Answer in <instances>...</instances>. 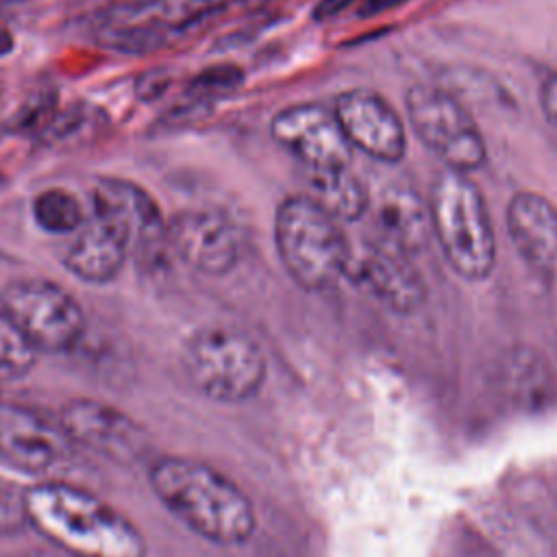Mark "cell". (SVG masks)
Segmentation results:
<instances>
[{"label": "cell", "mask_w": 557, "mask_h": 557, "mask_svg": "<svg viewBox=\"0 0 557 557\" xmlns=\"http://www.w3.org/2000/svg\"><path fill=\"white\" fill-rule=\"evenodd\" d=\"M26 520L70 557H146L139 529L83 487L48 481L24 490Z\"/></svg>", "instance_id": "1"}, {"label": "cell", "mask_w": 557, "mask_h": 557, "mask_svg": "<svg viewBox=\"0 0 557 557\" xmlns=\"http://www.w3.org/2000/svg\"><path fill=\"white\" fill-rule=\"evenodd\" d=\"M148 481L163 507L215 544H242L255 531L246 494L211 466L187 457H159Z\"/></svg>", "instance_id": "2"}, {"label": "cell", "mask_w": 557, "mask_h": 557, "mask_svg": "<svg viewBox=\"0 0 557 557\" xmlns=\"http://www.w3.org/2000/svg\"><path fill=\"white\" fill-rule=\"evenodd\" d=\"M431 235L450 270L470 283L483 281L496 265V233L481 189L468 174L442 170L431 183Z\"/></svg>", "instance_id": "3"}, {"label": "cell", "mask_w": 557, "mask_h": 557, "mask_svg": "<svg viewBox=\"0 0 557 557\" xmlns=\"http://www.w3.org/2000/svg\"><path fill=\"white\" fill-rule=\"evenodd\" d=\"M274 246L283 270L298 287L322 292L344 276L350 239L315 200L294 194L276 207Z\"/></svg>", "instance_id": "4"}, {"label": "cell", "mask_w": 557, "mask_h": 557, "mask_svg": "<svg viewBox=\"0 0 557 557\" xmlns=\"http://www.w3.org/2000/svg\"><path fill=\"white\" fill-rule=\"evenodd\" d=\"M183 368L191 385L207 398L242 403L263 385L265 355L248 333L213 324L187 339Z\"/></svg>", "instance_id": "5"}, {"label": "cell", "mask_w": 557, "mask_h": 557, "mask_svg": "<svg viewBox=\"0 0 557 557\" xmlns=\"http://www.w3.org/2000/svg\"><path fill=\"white\" fill-rule=\"evenodd\" d=\"M413 135L446 165L470 174L485 165V137L472 113L453 94L433 85H413L405 96Z\"/></svg>", "instance_id": "6"}, {"label": "cell", "mask_w": 557, "mask_h": 557, "mask_svg": "<svg viewBox=\"0 0 557 557\" xmlns=\"http://www.w3.org/2000/svg\"><path fill=\"white\" fill-rule=\"evenodd\" d=\"M0 309L35 350L65 352L78 344L85 331L78 300L48 278L30 276L9 283L0 296Z\"/></svg>", "instance_id": "7"}, {"label": "cell", "mask_w": 557, "mask_h": 557, "mask_svg": "<svg viewBox=\"0 0 557 557\" xmlns=\"http://www.w3.org/2000/svg\"><path fill=\"white\" fill-rule=\"evenodd\" d=\"M91 215L113 222L128 242L137 263L154 268L170 248L168 222L157 200L137 183L122 178H100L91 191Z\"/></svg>", "instance_id": "8"}, {"label": "cell", "mask_w": 557, "mask_h": 557, "mask_svg": "<svg viewBox=\"0 0 557 557\" xmlns=\"http://www.w3.org/2000/svg\"><path fill=\"white\" fill-rule=\"evenodd\" d=\"M344 276L394 313H413L426 300V283L411 255L383 237L350 242Z\"/></svg>", "instance_id": "9"}, {"label": "cell", "mask_w": 557, "mask_h": 557, "mask_svg": "<svg viewBox=\"0 0 557 557\" xmlns=\"http://www.w3.org/2000/svg\"><path fill=\"white\" fill-rule=\"evenodd\" d=\"M270 135L305 170L350 168L352 146L335 113L322 104L300 102L281 109L270 122Z\"/></svg>", "instance_id": "10"}, {"label": "cell", "mask_w": 557, "mask_h": 557, "mask_svg": "<svg viewBox=\"0 0 557 557\" xmlns=\"http://www.w3.org/2000/svg\"><path fill=\"white\" fill-rule=\"evenodd\" d=\"M57 422L72 444L117 463H135L148 453V433L113 405L76 398L61 407Z\"/></svg>", "instance_id": "11"}, {"label": "cell", "mask_w": 557, "mask_h": 557, "mask_svg": "<svg viewBox=\"0 0 557 557\" xmlns=\"http://www.w3.org/2000/svg\"><path fill=\"white\" fill-rule=\"evenodd\" d=\"M168 237L178 259L200 274L224 276L239 261V231L220 209L181 211L168 224Z\"/></svg>", "instance_id": "12"}, {"label": "cell", "mask_w": 557, "mask_h": 557, "mask_svg": "<svg viewBox=\"0 0 557 557\" xmlns=\"http://www.w3.org/2000/svg\"><path fill=\"white\" fill-rule=\"evenodd\" d=\"M333 113L352 148L383 163L405 159V122L381 94L372 89H348L337 96Z\"/></svg>", "instance_id": "13"}, {"label": "cell", "mask_w": 557, "mask_h": 557, "mask_svg": "<svg viewBox=\"0 0 557 557\" xmlns=\"http://www.w3.org/2000/svg\"><path fill=\"white\" fill-rule=\"evenodd\" d=\"M72 442L35 409L0 403V459L24 470L44 472L67 459Z\"/></svg>", "instance_id": "14"}, {"label": "cell", "mask_w": 557, "mask_h": 557, "mask_svg": "<svg viewBox=\"0 0 557 557\" xmlns=\"http://www.w3.org/2000/svg\"><path fill=\"white\" fill-rule=\"evenodd\" d=\"M507 231L524 263L557 285V207L546 196L522 189L507 205Z\"/></svg>", "instance_id": "15"}, {"label": "cell", "mask_w": 557, "mask_h": 557, "mask_svg": "<svg viewBox=\"0 0 557 557\" xmlns=\"http://www.w3.org/2000/svg\"><path fill=\"white\" fill-rule=\"evenodd\" d=\"M128 255L126 235L109 220L91 215L76 231L70 248L63 255L65 268L83 283H111Z\"/></svg>", "instance_id": "16"}, {"label": "cell", "mask_w": 557, "mask_h": 557, "mask_svg": "<svg viewBox=\"0 0 557 557\" xmlns=\"http://www.w3.org/2000/svg\"><path fill=\"white\" fill-rule=\"evenodd\" d=\"M376 222L383 239L416 255L431 235L426 200L407 185H389L376 200Z\"/></svg>", "instance_id": "17"}, {"label": "cell", "mask_w": 557, "mask_h": 557, "mask_svg": "<svg viewBox=\"0 0 557 557\" xmlns=\"http://www.w3.org/2000/svg\"><path fill=\"white\" fill-rule=\"evenodd\" d=\"M305 178L309 187L307 196L337 222H355L370 209L368 189L350 168L305 170Z\"/></svg>", "instance_id": "18"}, {"label": "cell", "mask_w": 557, "mask_h": 557, "mask_svg": "<svg viewBox=\"0 0 557 557\" xmlns=\"http://www.w3.org/2000/svg\"><path fill=\"white\" fill-rule=\"evenodd\" d=\"M33 218L41 231L52 235L76 233L87 222L81 200L63 187H48L39 191L33 198Z\"/></svg>", "instance_id": "19"}, {"label": "cell", "mask_w": 557, "mask_h": 557, "mask_svg": "<svg viewBox=\"0 0 557 557\" xmlns=\"http://www.w3.org/2000/svg\"><path fill=\"white\" fill-rule=\"evenodd\" d=\"M37 361V350L0 309V381L26 376Z\"/></svg>", "instance_id": "20"}, {"label": "cell", "mask_w": 557, "mask_h": 557, "mask_svg": "<svg viewBox=\"0 0 557 557\" xmlns=\"http://www.w3.org/2000/svg\"><path fill=\"white\" fill-rule=\"evenodd\" d=\"M242 83H244V74L239 67L215 65V67H209V70L200 72L198 76H194V81L189 83V96H194L196 100L224 98V96L233 94Z\"/></svg>", "instance_id": "21"}, {"label": "cell", "mask_w": 557, "mask_h": 557, "mask_svg": "<svg viewBox=\"0 0 557 557\" xmlns=\"http://www.w3.org/2000/svg\"><path fill=\"white\" fill-rule=\"evenodd\" d=\"M28 527L24 490H17L11 481L0 476V535L17 533Z\"/></svg>", "instance_id": "22"}, {"label": "cell", "mask_w": 557, "mask_h": 557, "mask_svg": "<svg viewBox=\"0 0 557 557\" xmlns=\"http://www.w3.org/2000/svg\"><path fill=\"white\" fill-rule=\"evenodd\" d=\"M540 104L546 120L557 128V72L544 78L540 89Z\"/></svg>", "instance_id": "23"}, {"label": "cell", "mask_w": 557, "mask_h": 557, "mask_svg": "<svg viewBox=\"0 0 557 557\" xmlns=\"http://www.w3.org/2000/svg\"><path fill=\"white\" fill-rule=\"evenodd\" d=\"M359 4V0H320L313 7V20L315 22H329L335 20L337 15H342L346 9Z\"/></svg>", "instance_id": "24"}, {"label": "cell", "mask_w": 557, "mask_h": 557, "mask_svg": "<svg viewBox=\"0 0 557 557\" xmlns=\"http://www.w3.org/2000/svg\"><path fill=\"white\" fill-rule=\"evenodd\" d=\"M409 0H361L359 2V15L361 17H374L387 11H394L398 7H403Z\"/></svg>", "instance_id": "25"}, {"label": "cell", "mask_w": 557, "mask_h": 557, "mask_svg": "<svg viewBox=\"0 0 557 557\" xmlns=\"http://www.w3.org/2000/svg\"><path fill=\"white\" fill-rule=\"evenodd\" d=\"M11 48V39L7 35H0V54Z\"/></svg>", "instance_id": "26"}, {"label": "cell", "mask_w": 557, "mask_h": 557, "mask_svg": "<svg viewBox=\"0 0 557 557\" xmlns=\"http://www.w3.org/2000/svg\"><path fill=\"white\" fill-rule=\"evenodd\" d=\"M248 7H263V4H270V2H276V0H244Z\"/></svg>", "instance_id": "27"}, {"label": "cell", "mask_w": 557, "mask_h": 557, "mask_svg": "<svg viewBox=\"0 0 557 557\" xmlns=\"http://www.w3.org/2000/svg\"><path fill=\"white\" fill-rule=\"evenodd\" d=\"M61 557H70V555H63V553H61Z\"/></svg>", "instance_id": "28"}]
</instances>
